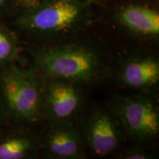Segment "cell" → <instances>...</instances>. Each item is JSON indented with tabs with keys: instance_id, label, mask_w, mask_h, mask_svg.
<instances>
[{
	"instance_id": "11",
	"label": "cell",
	"mask_w": 159,
	"mask_h": 159,
	"mask_svg": "<svg viewBox=\"0 0 159 159\" xmlns=\"http://www.w3.org/2000/svg\"><path fill=\"white\" fill-rule=\"evenodd\" d=\"M19 51V39L13 30L0 25V70L14 62Z\"/></svg>"
},
{
	"instance_id": "8",
	"label": "cell",
	"mask_w": 159,
	"mask_h": 159,
	"mask_svg": "<svg viewBox=\"0 0 159 159\" xmlns=\"http://www.w3.org/2000/svg\"><path fill=\"white\" fill-rule=\"evenodd\" d=\"M43 77L44 122L76 124L89 102V91L65 80Z\"/></svg>"
},
{
	"instance_id": "10",
	"label": "cell",
	"mask_w": 159,
	"mask_h": 159,
	"mask_svg": "<svg viewBox=\"0 0 159 159\" xmlns=\"http://www.w3.org/2000/svg\"><path fill=\"white\" fill-rule=\"evenodd\" d=\"M38 129L7 124L0 130V159L40 158Z\"/></svg>"
},
{
	"instance_id": "9",
	"label": "cell",
	"mask_w": 159,
	"mask_h": 159,
	"mask_svg": "<svg viewBox=\"0 0 159 159\" xmlns=\"http://www.w3.org/2000/svg\"><path fill=\"white\" fill-rule=\"evenodd\" d=\"M40 158L86 159V152L77 125L44 122L38 129Z\"/></svg>"
},
{
	"instance_id": "5",
	"label": "cell",
	"mask_w": 159,
	"mask_h": 159,
	"mask_svg": "<svg viewBox=\"0 0 159 159\" xmlns=\"http://www.w3.org/2000/svg\"><path fill=\"white\" fill-rule=\"evenodd\" d=\"M104 103L118 119L128 140L158 150V97L144 93L113 91Z\"/></svg>"
},
{
	"instance_id": "7",
	"label": "cell",
	"mask_w": 159,
	"mask_h": 159,
	"mask_svg": "<svg viewBox=\"0 0 159 159\" xmlns=\"http://www.w3.org/2000/svg\"><path fill=\"white\" fill-rule=\"evenodd\" d=\"M110 83L119 89L159 97L158 49L114 51Z\"/></svg>"
},
{
	"instance_id": "13",
	"label": "cell",
	"mask_w": 159,
	"mask_h": 159,
	"mask_svg": "<svg viewBox=\"0 0 159 159\" xmlns=\"http://www.w3.org/2000/svg\"><path fill=\"white\" fill-rule=\"evenodd\" d=\"M14 13L13 0H0V17Z\"/></svg>"
},
{
	"instance_id": "12",
	"label": "cell",
	"mask_w": 159,
	"mask_h": 159,
	"mask_svg": "<svg viewBox=\"0 0 159 159\" xmlns=\"http://www.w3.org/2000/svg\"><path fill=\"white\" fill-rule=\"evenodd\" d=\"M158 158L157 149L143 146L128 140L116 152L112 158L116 159H156Z\"/></svg>"
},
{
	"instance_id": "3",
	"label": "cell",
	"mask_w": 159,
	"mask_h": 159,
	"mask_svg": "<svg viewBox=\"0 0 159 159\" xmlns=\"http://www.w3.org/2000/svg\"><path fill=\"white\" fill-rule=\"evenodd\" d=\"M95 3L79 0H42L15 16L13 25L30 45L57 42L94 31Z\"/></svg>"
},
{
	"instance_id": "6",
	"label": "cell",
	"mask_w": 159,
	"mask_h": 159,
	"mask_svg": "<svg viewBox=\"0 0 159 159\" xmlns=\"http://www.w3.org/2000/svg\"><path fill=\"white\" fill-rule=\"evenodd\" d=\"M75 125L88 158H112L128 141L118 119L104 102L89 100Z\"/></svg>"
},
{
	"instance_id": "4",
	"label": "cell",
	"mask_w": 159,
	"mask_h": 159,
	"mask_svg": "<svg viewBox=\"0 0 159 159\" xmlns=\"http://www.w3.org/2000/svg\"><path fill=\"white\" fill-rule=\"evenodd\" d=\"M0 100L8 124L39 129L43 116V77L16 62L0 70Z\"/></svg>"
},
{
	"instance_id": "15",
	"label": "cell",
	"mask_w": 159,
	"mask_h": 159,
	"mask_svg": "<svg viewBox=\"0 0 159 159\" xmlns=\"http://www.w3.org/2000/svg\"><path fill=\"white\" fill-rule=\"evenodd\" d=\"M79 1H82V2H92V3H95L97 2L98 0H79Z\"/></svg>"
},
{
	"instance_id": "2",
	"label": "cell",
	"mask_w": 159,
	"mask_h": 159,
	"mask_svg": "<svg viewBox=\"0 0 159 159\" xmlns=\"http://www.w3.org/2000/svg\"><path fill=\"white\" fill-rule=\"evenodd\" d=\"M94 31L114 49H158V0H98Z\"/></svg>"
},
{
	"instance_id": "1",
	"label": "cell",
	"mask_w": 159,
	"mask_h": 159,
	"mask_svg": "<svg viewBox=\"0 0 159 159\" xmlns=\"http://www.w3.org/2000/svg\"><path fill=\"white\" fill-rule=\"evenodd\" d=\"M36 72L62 79L87 91L110 83L114 50L94 31L69 39L30 46Z\"/></svg>"
},
{
	"instance_id": "14",
	"label": "cell",
	"mask_w": 159,
	"mask_h": 159,
	"mask_svg": "<svg viewBox=\"0 0 159 159\" xmlns=\"http://www.w3.org/2000/svg\"><path fill=\"white\" fill-rule=\"evenodd\" d=\"M7 124H8V122H7V117L5 116L2 105L1 100H0V130Z\"/></svg>"
}]
</instances>
